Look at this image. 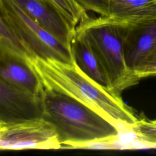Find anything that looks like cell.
Returning <instances> with one entry per match:
<instances>
[{
	"mask_svg": "<svg viewBox=\"0 0 156 156\" xmlns=\"http://www.w3.org/2000/svg\"><path fill=\"white\" fill-rule=\"evenodd\" d=\"M33 66L44 87L68 95L93 109L122 133L132 132L138 118L121 96L107 90L83 73L74 63L35 58Z\"/></svg>",
	"mask_w": 156,
	"mask_h": 156,
	"instance_id": "cell-1",
	"label": "cell"
},
{
	"mask_svg": "<svg viewBox=\"0 0 156 156\" xmlns=\"http://www.w3.org/2000/svg\"><path fill=\"white\" fill-rule=\"evenodd\" d=\"M42 118L52 124L62 148H90L116 141L121 130L76 99L47 88L41 96Z\"/></svg>",
	"mask_w": 156,
	"mask_h": 156,
	"instance_id": "cell-2",
	"label": "cell"
},
{
	"mask_svg": "<svg viewBox=\"0 0 156 156\" xmlns=\"http://www.w3.org/2000/svg\"><path fill=\"white\" fill-rule=\"evenodd\" d=\"M122 21L109 16L83 20L76 31L88 41L112 84L115 94L121 96L125 89L133 86L140 79L128 69L123 49Z\"/></svg>",
	"mask_w": 156,
	"mask_h": 156,
	"instance_id": "cell-3",
	"label": "cell"
},
{
	"mask_svg": "<svg viewBox=\"0 0 156 156\" xmlns=\"http://www.w3.org/2000/svg\"><path fill=\"white\" fill-rule=\"evenodd\" d=\"M0 18L8 24L34 58L74 63L71 48L34 21L12 0H0Z\"/></svg>",
	"mask_w": 156,
	"mask_h": 156,
	"instance_id": "cell-4",
	"label": "cell"
},
{
	"mask_svg": "<svg viewBox=\"0 0 156 156\" xmlns=\"http://www.w3.org/2000/svg\"><path fill=\"white\" fill-rule=\"evenodd\" d=\"M62 146L54 126L43 118L0 123V149H58Z\"/></svg>",
	"mask_w": 156,
	"mask_h": 156,
	"instance_id": "cell-5",
	"label": "cell"
},
{
	"mask_svg": "<svg viewBox=\"0 0 156 156\" xmlns=\"http://www.w3.org/2000/svg\"><path fill=\"white\" fill-rule=\"evenodd\" d=\"M123 23L126 63L130 71L138 78V73L156 51V18L133 24Z\"/></svg>",
	"mask_w": 156,
	"mask_h": 156,
	"instance_id": "cell-6",
	"label": "cell"
},
{
	"mask_svg": "<svg viewBox=\"0 0 156 156\" xmlns=\"http://www.w3.org/2000/svg\"><path fill=\"white\" fill-rule=\"evenodd\" d=\"M41 97L27 93L0 78V123L41 118Z\"/></svg>",
	"mask_w": 156,
	"mask_h": 156,
	"instance_id": "cell-7",
	"label": "cell"
},
{
	"mask_svg": "<svg viewBox=\"0 0 156 156\" xmlns=\"http://www.w3.org/2000/svg\"><path fill=\"white\" fill-rule=\"evenodd\" d=\"M12 1L34 21L71 48L76 29L53 4L46 0Z\"/></svg>",
	"mask_w": 156,
	"mask_h": 156,
	"instance_id": "cell-8",
	"label": "cell"
},
{
	"mask_svg": "<svg viewBox=\"0 0 156 156\" xmlns=\"http://www.w3.org/2000/svg\"><path fill=\"white\" fill-rule=\"evenodd\" d=\"M31 60L0 48V78L40 98L44 87Z\"/></svg>",
	"mask_w": 156,
	"mask_h": 156,
	"instance_id": "cell-9",
	"label": "cell"
},
{
	"mask_svg": "<svg viewBox=\"0 0 156 156\" xmlns=\"http://www.w3.org/2000/svg\"><path fill=\"white\" fill-rule=\"evenodd\" d=\"M71 49L74 62L79 69L101 87L115 93L108 74L87 40L76 30L71 41Z\"/></svg>",
	"mask_w": 156,
	"mask_h": 156,
	"instance_id": "cell-10",
	"label": "cell"
},
{
	"mask_svg": "<svg viewBox=\"0 0 156 156\" xmlns=\"http://www.w3.org/2000/svg\"><path fill=\"white\" fill-rule=\"evenodd\" d=\"M108 16L129 24L156 18V0H107Z\"/></svg>",
	"mask_w": 156,
	"mask_h": 156,
	"instance_id": "cell-11",
	"label": "cell"
},
{
	"mask_svg": "<svg viewBox=\"0 0 156 156\" xmlns=\"http://www.w3.org/2000/svg\"><path fill=\"white\" fill-rule=\"evenodd\" d=\"M131 133L137 149H156V119H139Z\"/></svg>",
	"mask_w": 156,
	"mask_h": 156,
	"instance_id": "cell-12",
	"label": "cell"
},
{
	"mask_svg": "<svg viewBox=\"0 0 156 156\" xmlns=\"http://www.w3.org/2000/svg\"><path fill=\"white\" fill-rule=\"evenodd\" d=\"M0 48L15 52L32 60L34 58L11 27L1 18H0Z\"/></svg>",
	"mask_w": 156,
	"mask_h": 156,
	"instance_id": "cell-13",
	"label": "cell"
},
{
	"mask_svg": "<svg viewBox=\"0 0 156 156\" xmlns=\"http://www.w3.org/2000/svg\"><path fill=\"white\" fill-rule=\"evenodd\" d=\"M53 4L63 15L69 24L76 29L77 26L88 16L87 11L74 0H46Z\"/></svg>",
	"mask_w": 156,
	"mask_h": 156,
	"instance_id": "cell-14",
	"label": "cell"
},
{
	"mask_svg": "<svg viewBox=\"0 0 156 156\" xmlns=\"http://www.w3.org/2000/svg\"><path fill=\"white\" fill-rule=\"evenodd\" d=\"M87 12L90 11L101 16H108L107 0H74Z\"/></svg>",
	"mask_w": 156,
	"mask_h": 156,
	"instance_id": "cell-15",
	"label": "cell"
},
{
	"mask_svg": "<svg viewBox=\"0 0 156 156\" xmlns=\"http://www.w3.org/2000/svg\"><path fill=\"white\" fill-rule=\"evenodd\" d=\"M151 76H156V51L151 56L138 74L140 79Z\"/></svg>",
	"mask_w": 156,
	"mask_h": 156,
	"instance_id": "cell-16",
	"label": "cell"
}]
</instances>
